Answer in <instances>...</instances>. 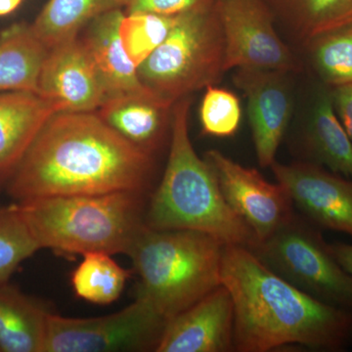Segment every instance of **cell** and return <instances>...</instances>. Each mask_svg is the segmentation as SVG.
<instances>
[{
    "instance_id": "cell-31",
    "label": "cell",
    "mask_w": 352,
    "mask_h": 352,
    "mask_svg": "<svg viewBox=\"0 0 352 352\" xmlns=\"http://www.w3.org/2000/svg\"><path fill=\"white\" fill-rule=\"evenodd\" d=\"M24 0H0V17L14 12Z\"/></svg>"
},
{
    "instance_id": "cell-25",
    "label": "cell",
    "mask_w": 352,
    "mask_h": 352,
    "mask_svg": "<svg viewBox=\"0 0 352 352\" xmlns=\"http://www.w3.org/2000/svg\"><path fill=\"white\" fill-rule=\"evenodd\" d=\"M180 16L150 12L126 14L120 25V38L127 56L140 66L166 41Z\"/></svg>"
},
{
    "instance_id": "cell-16",
    "label": "cell",
    "mask_w": 352,
    "mask_h": 352,
    "mask_svg": "<svg viewBox=\"0 0 352 352\" xmlns=\"http://www.w3.org/2000/svg\"><path fill=\"white\" fill-rule=\"evenodd\" d=\"M124 9H115L95 18L80 34L100 76L107 100L122 95L149 91L139 80L138 67L127 56L120 38Z\"/></svg>"
},
{
    "instance_id": "cell-5",
    "label": "cell",
    "mask_w": 352,
    "mask_h": 352,
    "mask_svg": "<svg viewBox=\"0 0 352 352\" xmlns=\"http://www.w3.org/2000/svg\"><path fill=\"white\" fill-rule=\"evenodd\" d=\"M226 245L200 231L145 226L127 254L140 280L138 296L170 321L221 285Z\"/></svg>"
},
{
    "instance_id": "cell-9",
    "label": "cell",
    "mask_w": 352,
    "mask_h": 352,
    "mask_svg": "<svg viewBox=\"0 0 352 352\" xmlns=\"http://www.w3.org/2000/svg\"><path fill=\"white\" fill-rule=\"evenodd\" d=\"M224 38V69L289 72L296 58L275 30L264 0H219L215 6Z\"/></svg>"
},
{
    "instance_id": "cell-19",
    "label": "cell",
    "mask_w": 352,
    "mask_h": 352,
    "mask_svg": "<svg viewBox=\"0 0 352 352\" xmlns=\"http://www.w3.org/2000/svg\"><path fill=\"white\" fill-rule=\"evenodd\" d=\"M48 52L31 24L16 23L0 32V92L38 94V78Z\"/></svg>"
},
{
    "instance_id": "cell-13",
    "label": "cell",
    "mask_w": 352,
    "mask_h": 352,
    "mask_svg": "<svg viewBox=\"0 0 352 352\" xmlns=\"http://www.w3.org/2000/svg\"><path fill=\"white\" fill-rule=\"evenodd\" d=\"M38 94L61 112H96L107 100L100 76L80 36L50 50L39 76Z\"/></svg>"
},
{
    "instance_id": "cell-20",
    "label": "cell",
    "mask_w": 352,
    "mask_h": 352,
    "mask_svg": "<svg viewBox=\"0 0 352 352\" xmlns=\"http://www.w3.org/2000/svg\"><path fill=\"white\" fill-rule=\"evenodd\" d=\"M48 314L15 287L0 285V351L43 352Z\"/></svg>"
},
{
    "instance_id": "cell-26",
    "label": "cell",
    "mask_w": 352,
    "mask_h": 352,
    "mask_svg": "<svg viewBox=\"0 0 352 352\" xmlns=\"http://www.w3.org/2000/svg\"><path fill=\"white\" fill-rule=\"evenodd\" d=\"M38 250L19 204L0 208V285L8 283L20 264Z\"/></svg>"
},
{
    "instance_id": "cell-2",
    "label": "cell",
    "mask_w": 352,
    "mask_h": 352,
    "mask_svg": "<svg viewBox=\"0 0 352 352\" xmlns=\"http://www.w3.org/2000/svg\"><path fill=\"white\" fill-rule=\"evenodd\" d=\"M221 284L233 300L235 351L286 346L342 351L352 342V311L289 284L248 248L224 245Z\"/></svg>"
},
{
    "instance_id": "cell-17",
    "label": "cell",
    "mask_w": 352,
    "mask_h": 352,
    "mask_svg": "<svg viewBox=\"0 0 352 352\" xmlns=\"http://www.w3.org/2000/svg\"><path fill=\"white\" fill-rule=\"evenodd\" d=\"M173 106L146 91L108 99L96 113L120 136L153 156L170 126Z\"/></svg>"
},
{
    "instance_id": "cell-12",
    "label": "cell",
    "mask_w": 352,
    "mask_h": 352,
    "mask_svg": "<svg viewBox=\"0 0 352 352\" xmlns=\"http://www.w3.org/2000/svg\"><path fill=\"white\" fill-rule=\"evenodd\" d=\"M234 83L248 102L252 140L259 166L270 168L288 129L293 99L287 73L271 69H237Z\"/></svg>"
},
{
    "instance_id": "cell-21",
    "label": "cell",
    "mask_w": 352,
    "mask_h": 352,
    "mask_svg": "<svg viewBox=\"0 0 352 352\" xmlns=\"http://www.w3.org/2000/svg\"><path fill=\"white\" fill-rule=\"evenodd\" d=\"M131 0H50L31 24L48 48L76 38L95 18L115 9H126Z\"/></svg>"
},
{
    "instance_id": "cell-3",
    "label": "cell",
    "mask_w": 352,
    "mask_h": 352,
    "mask_svg": "<svg viewBox=\"0 0 352 352\" xmlns=\"http://www.w3.org/2000/svg\"><path fill=\"white\" fill-rule=\"evenodd\" d=\"M191 102L185 97L173 104L168 164L146 208V226L157 230L200 231L224 244L251 249L256 243V236L227 204L214 170L192 145Z\"/></svg>"
},
{
    "instance_id": "cell-27",
    "label": "cell",
    "mask_w": 352,
    "mask_h": 352,
    "mask_svg": "<svg viewBox=\"0 0 352 352\" xmlns=\"http://www.w3.org/2000/svg\"><path fill=\"white\" fill-rule=\"evenodd\" d=\"M199 116L204 135L229 138L240 127L241 102L237 95L230 90L210 85L206 87Z\"/></svg>"
},
{
    "instance_id": "cell-33",
    "label": "cell",
    "mask_w": 352,
    "mask_h": 352,
    "mask_svg": "<svg viewBox=\"0 0 352 352\" xmlns=\"http://www.w3.org/2000/svg\"></svg>"
},
{
    "instance_id": "cell-4",
    "label": "cell",
    "mask_w": 352,
    "mask_h": 352,
    "mask_svg": "<svg viewBox=\"0 0 352 352\" xmlns=\"http://www.w3.org/2000/svg\"><path fill=\"white\" fill-rule=\"evenodd\" d=\"M41 249L60 254H129L144 226L145 193L50 197L19 201Z\"/></svg>"
},
{
    "instance_id": "cell-11",
    "label": "cell",
    "mask_w": 352,
    "mask_h": 352,
    "mask_svg": "<svg viewBox=\"0 0 352 352\" xmlns=\"http://www.w3.org/2000/svg\"><path fill=\"white\" fill-rule=\"evenodd\" d=\"M294 205L314 226L352 237V179L309 163L270 166Z\"/></svg>"
},
{
    "instance_id": "cell-6",
    "label": "cell",
    "mask_w": 352,
    "mask_h": 352,
    "mask_svg": "<svg viewBox=\"0 0 352 352\" xmlns=\"http://www.w3.org/2000/svg\"><path fill=\"white\" fill-rule=\"evenodd\" d=\"M224 69V38L215 7L180 16L168 38L138 68L146 89L175 104L217 85Z\"/></svg>"
},
{
    "instance_id": "cell-22",
    "label": "cell",
    "mask_w": 352,
    "mask_h": 352,
    "mask_svg": "<svg viewBox=\"0 0 352 352\" xmlns=\"http://www.w3.org/2000/svg\"><path fill=\"white\" fill-rule=\"evenodd\" d=\"M82 256L72 276L76 295L97 305H109L118 300L126 286L129 272L105 252H89Z\"/></svg>"
},
{
    "instance_id": "cell-14",
    "label": "cell",
    "mask_w": 352,
    "mask_h": 352,
    "mask_svg": "<svg viewBox=\"0 0 352 352\" xmlns=\"http://www.w3.org/2000/svg\"><path fill=\"white\" fill-rule=\"evenodd\" d=\"M234 351V307L230 294L220 285L166 324L157 352Z\"/></svg>"
},
{
    "instance_id": "cell-15",
    "label": "cell",
    "mask_w": 352,
    "mask_h": 352,
    "mask_svg": "<svg viewBox=\"0 0 352 352\" xmlns=\"http://www.w3.org/2000/svg\"><path fill=\"white\" fill-rule=\"evenodd\" d=\"M56 104L31 91L0 92V187L6 186Z\"/></svg>"
},
{
    "instance_id": "cell-8",
    "label": "cell",
    "mask_w": 352,
    "mask_h": 352,
    "mask_svg": "<svg viewBox=\"0 0 352 352\" xmlns=\"http://www.w3.org/2000/svg\"><path fill=\"white\" fill-rule=\"evenodd\" d=\"M168 322L140 296L106 316L72 318L50 314L43 352L155 351Z\"/></svg>"
},
{
    "instance_id": "cell-32",
    "label": "cell",
    "mask_w": 352,
    "mask_h": 352,
    "mask_svg": "<svg viewBox=\"0 0 352 352\" xmlns=\"http://www.w3.org/2000/svg\"><path fill=\"white\" fill-rule=\"evenodd\" d=\"M349 25H352V11L351 14V19H349Z\"/></svg>"
},
{
    "instance_id": "cell-24",
    "label": "cell",
    "mask_w": 352,
    "mask_h": 352,
    "mask_svg": "<svg viewBox=\"0 0 352 352\" xmlns=\"http://www.w3.org/2000/svg\"><path fill=\"white\" fill-rule=\"evenodd\" d=\"M305 44L321 83L330 88L352 83V25L319 34Z\"/></svg>"
},
{
    "instance_id": "cell-10",
    "label": "cell",
    "mask_w": 352,
    "mask_h": 352,
    "mask_svg": "<svg viewBox=\"0 0 352 352\" xmlns=\"http://www.w3.org/2000/svg\"><path fill=\"white\" fill-rule=\"evenodd\" d=\"M206 160L227 204L251 228L256 243L267 239L293 215V201L280 183L268 182L219 150H210Z\"/></svg>"
},
{
    "instance_id": "cell-23",
    "label": "cell",
    "mask_w": 352,
    "mask_h": 352,
    "mask_svg": "<svg viewBox=\"0 0 352 352\" xmlns=\"http://www.w3.org/2000/svg\"><path fill=\"white\" fill-rule=\"evenodd\" d=\"M284 18L305 41L349 25L352 0H280Z\"/></svg>"
},
{
    "instance_id": "cell-18",
    "label": "cell",
    "mask_w": 352,
    "mask_h": 352,
    "mask_svg": "<svg viewBox=\"0 0 352 352\" xmlns=\"http://www.w3.org/2000/svg\"><path fill=\"white\" fill-rule=\"evenodd\" d=\"M305 142L309 163L352 179V143L336 112L332 88L323 83L314 97Z\"/></svg>"
},
{
    "instance_id": "cell-7",
    "label": "cell",
    "mask_w": 352,
    "mask_h": 352,
    "mask_svg": "<svg viewBox=\"0 0 352 352\" xmlns=\"http://www.w3.org/2000/svg\"><path fill=\"white\" fill-rule=\"evenodd\" d=\"M250 250L289 284L352 311V277L338 263L321 233L296 214Z\"/></svg>"
},
{
    "instance_id": "cell-28",
    "label": "cell",
    "mask_w": 352,
    "mask_h": 352,
    "mask_svg": "<svg viewBox=\"0 0 352 352\" xmlns=\"http://www.w3.org/2000/svg\"><path fill=\"white\" fill-rule=\"evenodd\" d=\"M217 2L219 0H131L124 9V12H150L166 16H182L212 10Z\"/></svg>"
},
{
    "instance_id": "cell-30",
    "label": "cell",
    "mask_w": 352,
    "mask_h": 352,
    "mask_svg": "<svg viewBox=\"0 0 352 352\" xmlns=\"http://www.w3.org/2000/svg\"><path fill=\"white\" fill-rule=\"evenodd\" d=\"M329 247L338 263L352 277V245L338 242L329 244Z\"/></svg>"
},
{
    "instance_id": "cell-1",
    "label": "cell",
    "mask_w": 352,
    "mask_h": 352,
    "mask_svg": "<svg viewBox=\"0 0 352 352\" xmlns=\"http://www.w3.org/2000/svg\"><path fill=\"white\" fill-rule=\"evenodd\" d=\"M152 162V155L120 136L96 112H59L38 132L6 187L19 201L145 193Z\"/></svg>"
},
{
    "instance_id": "cell-29",
    "label": "cell",
    "mask_w": 352,
    "mask_h": 352,
    "mask_svg": "<svg viewBox=\"0 0 352 352\" xmlns=\"http://www.w3.org/2000/svg\"><path fill=\"white\" fill-rule=\"evenodd\" d=\"M333 106L352 143V83L332 88Z\"/></svg>"
}]
</instances>
